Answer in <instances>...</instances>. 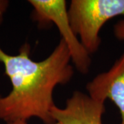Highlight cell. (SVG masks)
<instances>
[{"mask_svg": "<svg viewBox=\"0 0 124 124\" xmlns=\"http://www.w3.org/2000/svg\"><path fill=\"white\" fill-rule=\"evenodd\" d=\"M31 51L27 42L16 55L6 53L0 46V62L12 84L8 94L0 96V120L7 124L36 117L44 124H56L51 115L56 106L53 93L57 85L69 83L74 75L70 54L62 39L41 62L31 59Z\"/></svg>", "mask_w": 124, "mask_h": 124, "instance_id": "1", "label": "cell"}, {"mask_svg": "<svg viewBox=\"0 0 124 124\" xmlns=\"http://www.w3.org/2000/svg\"><path fill=\"white\" fill-rule=\"evenodd\" d=\"M68 15L75 33L91 55L100 47L102 26L112 18L124 17V0H72Z\"/></svg>", "mask_w": 124, "mask_h": 124, "instance_id": "2", "label": "cell"}, {"mask_svg": "<svg viewBox=\"0 0 124 124\" xmlns=\"http://www.w3.org/2000/svg\"><path fill=\"white\" fill-rule=\"evenodd\" d=\"M28 2L33 8L32 20L43 26L54 23L61 34V39L66 45L71 61L77 70L82 75L88 74L91 65L90 54L81 43L71 26L66 1L64 0H29Z\"/></svg>", "mask_w": 124, "mask_h": 124, "instance_id": "3", "label": "cell"}, {"mask_svg": "<svg viewBox=\"0 0 124 124\" xmlns=\"http://www.w3.org/2000/svg\"><path fill=\"white\" fill-rule=\"evenodd\" d=\"M105 103L93 99L85 93L75 91L63 108L57 106L51 110L56 124H103Z\"/></svg>", "mask_w": 124, "mask_h": 124, "instance_id": "4", "label": "cell"}, {"mask_svg": "<svg viewBox=\"0 0 124 124\" xmlns=\"http://www.w3.org/2000/svg\"><path fill=\"white\" fill-rule=\"evenodd\" d=\"M86 90L95 101L113 102L119 110L121 124H124V52L110 70L98 74L88 83Z\"/></svg>", "mask_w": 124, "mask_h": 124, "instance_id": "5", "label": "cell"}, {"mask_svg": "<svg viewBox=\"0 0 124 124\" xmlns=\"http://www.w3.org/2000/svg\"><path fill=\"white\" fill-rule=\"evenodd\" d=\"M114 34L116 38L124 41V19L116 23L114 26Z\"/></svg>", "mask_w": 124, "mask_h": 124, "instance_id": "6", "label": "cell"}, {"mask_svg": "<svg viewBox=\"0 0 124 124\" xmlns=\"http://www.w3.org/2000/svg\"><path fill=\"white\" fill-rule=\"evenodd\" d=\"M9 3L10 2L7 0H0V25L4 21V17L8 8Z\"/></svg>", "mask_w": 124, "mask_h": 124, "instance_id": "7", "label": "cell"}, {"mask_svg": "<svg viewBox=\"0 0 124 124\" xmlns=\"http://www.w3.org/2000/svg\"><path fill=\"white\" fill-rule=\"evenodd\" d=\"M6 124H28L26 121H22V120H18V121H13V122H10V123H7Z\"/></svg>", "mask_w": 124, "mask_h": 124, "instance_id": "8", "label": "cell"}]
</instances>
